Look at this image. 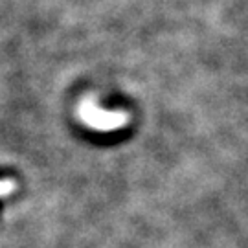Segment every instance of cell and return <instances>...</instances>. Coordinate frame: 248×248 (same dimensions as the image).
<instances>
[{"label":"cell","instance_id":"cell-1","mask_svg":"<svg viewBox=\"0 0 248 248\" xmlns=\"http://www.w3.org/2000/svg\"><path fill=\"white\" fill-rule=\"evenodd\" d=\"M81 118L94 129L101 131H110L116 127H122L124 124V114H112V112H103L96 107H83L81 108Z\"/></svg>","mask_w":248,"mask_h":248},{"label":"cell","instance_id":"cell-2","mask_svg":"<svg viewBox=\"0 0 248 248\" xmlns=\"http://www.w3.org/2000/svg\"><path fill=\"white\" fill-rule=\"evenodd\" d=\"M15 182L13 180H0V195H8L11 191H15Z\"/></svg>","mask_w":248,"mask_h":248}]
</instances>
